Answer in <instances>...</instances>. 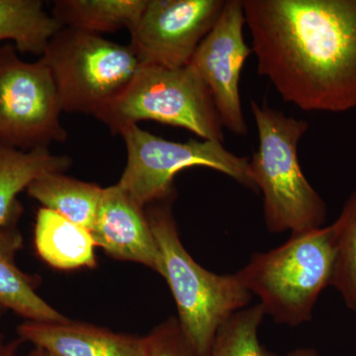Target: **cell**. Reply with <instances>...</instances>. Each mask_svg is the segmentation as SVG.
Segmentation results:
<instances>
[{
	"instance_id": "6da1fadb",
	"label": "cell",
	"mask_w": 356,
	"mask_h": 356,
	"mask_svg": "<svg viewBox=\"0 0 356 356\" xmlns=\"http://www.w3.org/2000/svg\"><path fill=\"white\" fill-rule=\"evenodd\" d=\"M257 72L310 112L356 108V0H243Z\"/></svg>"
},
{
	"instance_id": "7a4b0ae2",
	"label": "cell",
	"mask_w": 356,
	"mask_h": 356,
	"mask_svg": "<svg viewBox=\"0 0 356 356\" xmlns=\"http://www.w3.org/2000/svg\"><path fill=\"white\" fill-rule=\"evenodd\" d=\"M173 198L147 206V220L161 254V273L170 286L178 323L198 356H209L218 331L252 294L238 273L219 275L194 261L178 234Z\"/></svg>"
},
{
	"instance_id": "3957f363",
	"label": "cell",
	"mask_w": 356,
	"mask_h": 356,
	"mask_svg": "<svg viewBox=\"0 0 356 356\" xmlns=\"http://www.w3.org/2000/svg\"><path fill=\"white\" fill-rule=\"evenodd\" d=\"M259 149L250 161L257 191L264 195V220L270 233L322 228L327 205L308 181L298 159L300 140L309 123L252 100Z\"/></svg>"
},
{
	"instance_id": "277c9868",
	"label": "cell",
	"mask_w": 356,
	"mask_h": 356,
	"mask_svg": "<svg viewBox=\"0 0 356 356\" xmlns=\"http://www.w3.org/2000/svg\"><path fill=\"white\" fill-rule=\"evenodd\" d=\"M334 225L291 234L280 247L252 255L238 275L261 300L266 315L290 327L310 322L314 307L332 284Z\"/></svg>"
},
{
	"instance_id": "5b68a950",
	"label": "cell",
	"mask_w": 356,
	"mask_h": 356,
	"mask_svg": "<svg viewBox=\"0 0 356 356\" xmlns=\"http://www.w3.org/2000/svg\"><path fill=\"white\" fill-rule=\"evenodd\" d=\"M95 117L114 134L152 120L184 128L201 140L224 142V127L212 96L191 64L182 67L140 65L123 92Z\"/></svg>"
},
{
	"instance_id": "8992f818",
	"label": "cell",
	"mask_w": 356,
	"mask_h": 356,
	"mask_svg": "<svg viewBox=\"0 0 356 356\" xmlns=\"http://www.w3.org/2000/svg\"><path fill=\"white\" fill-rule=\"evenodd\" d=\"M40 60L50 70L63 111L95 117L123 92L140 65L130 46L72 28L58 30Z\"/></svg>"
},
{
	"instance_id": "52a82bcc",
	"label": "cell",
	"mask_w": 356,
	"mask_h": 356,
	"mask_svg": "<svg viewBox=\"0 0 356 356\" xmlns=\"http://www.w3.org/2000/svg\"><path fill=\"white\" fill-rule=\"evenodd\" d=\"M119 134L125 142L127 163L117 184L140 207L173 198L175 175L193 166L212 168L257 191L250 159L231 153L221 142H172L139 125L126 126Z\"/></svg>"
},
{
	"instance_id": "ba28073f",
	"label": "cell",
	"mask_w": 356,
	"mask_h": 356,
	"mask_svg": "<svg viewBox=\"0 0 356 356\" xmlns=\"http://www.w3.org/2000/svg\"><path fill=\"white\" fill-rule=\"evenodd\" d=\"M13 44H0V143L30 151L63 143L67 132L49 67L28 63Z\"/></svg>"
},
{
	"instance_id": "9c48e42d",
	"label": "cell",
	"mask_w": 356,
	"mask_h": 356,
	"mask_svg": "<svg viewBox=\"0 0 356 356\" xmlns=\"http://www.w3.org/2000/svg\"><path fill=\"white\" fill-rule=\"evenodd\" d=\"M225 0H147L130 31V48L140 65L182 67L191 64L225 6Z\"/></svg>"
},
{
	"instance_id": "30bf717a",
	"label": "cell",
	"mask_w": 356,
	"mask_h": 356,
	"mask_svg": "<svg viewBox=\"0 0 356 356\" xmlns=\"http://www.w3.org/2000/svg\"><path fill=\"white\" fill-rule=\"evenodd\" d=\"M245 26L243 0H226L191 62L212 96L222 127L238 136L248 133L240 95L241 74L252 53L243 37Z\"/></svg>"
},
{
	"instance_id": "8fae6325",
	"label": "cell",
	"mask_w": 356,
	"mask_h": 356,
	"mask_svg": "<svg viewBox=\"0 0 356 356\" xmlns=\"http://www.w3.org/2000/svg\"><path fill=\"white\" fill-rule=\"evenodd\" d=\"M91 234L96 247L102 248L109 257L161 273V254L146 209L118 184L103 188Z\"/></svg>"
},
{
	"instance_id": "7c38bea8",
	"label": "cell",
	"mask_w": 356,
	"mask_h": 356,
	"mask_svg": "<svg viewBox=\"0 0 356 356\" xmlns=\"http://www.w3.org/2000/svg\"><path fill=\"white\" fill-rule=\"evenodd\" d=\"M18 339L56 356H147V337L120 334L88 323L25 321Z\"/></svg>"
},
{
	"instance_id": "4fadbf2b",
	"label": "cell",
	"mask_w": 356,
	"mask_h": 356,
	"mask_svg": "<svg viewBox=\"0 0 356 356\" xmlns=\"http://www.w3.org/2000/svg\"><path fill=\"white\" fill-rule=\"evenodd\" d=\"M70 165L69 156L51 154L48 147L22 151L0 143V228L18 227L21 192L42 175L64 172Z\"/></svg>"
},
{
	"instance_id": "5bb4252c",
	"label": "cell",
	"mask_w": 356,
	"mask_h": 356,
	"mask_svg": "<svg viewBox=\"0 0 356 356\" xmlns=\"http://www.w3.org/2000/svg\"><path fill=\"white\" fill-rule=\"evenodd\" d=\"M23 248L18 227L0 228V305L32 322H64L62 313L53 308L36 291V280L23 273L16 255Z\"/></svg>"
},
{
	"instance_id": "9a60e30c",
	"label": "cell",
	"mask_w": 356,
	"mask_h": 356,
	"mask_svg": "<svg viewBox=\"0 0 356 356\" xmlns=\"http://www.w3.org/2000/svg\"><path fill=\"white\" fill-rule=\"evenodd\" d=\"M34 243L47 264L60 270L96 266L95 242L89 229L42 207L36 217Z\"/></svg>"
},
{
	"instance_id": "2e32d148",
	"label": "cell",
	"mask_w": 356,
	"mask_h": 356,
	"mask_svg": "<svg viewBox=\"0 0 356 356\" xmlns=\"http://www.w3.org/2000/svg\"><path fill=\"white\" fill-rule=\"evenodd\" d=\"M26 192L43 208L91 232L103 188L99 185L67 177L64 172H50L35 179Z\"/></svg>"
},
{
	"instance_id": "e0dca14e",
	"label": "cell",
	"mask_w": 356,
	"mask_h": 356,
	"mask_svg": "<svg viewBox=\"0 0 356 356\" xmlns=\"http://www.w3.org/2000/svg\"><path fill=\"white\" fill-rule=\"evenodd\" d=\"M147 0H58L51 16L63 28L100 35L128 29L139 22Z\"/></svg>"
},
{
	"instance_id": "ac0fdd59",
	"label": "cell",
	"mask_w": 356,
	"mask_h": 356,
	"mask_svg": "<svg viewBox=\"0 0 356 356\" xmlns=\"http://www.w3.org/2000/svg\"><path fill=\"white\" fill-rule=\"evenodd\" d=\"M62 28L40 0H0V44L11 42L20 53L41 57Z\"/></svg>"
},
{
	"instance_id": "d6986e66",
	"label": "cell",
	"mask_w": 356,
	"mask_h": 356,
	"mask_svg": "<svg viewBox=\"0 0 356 356\" xmlns=\"http://www.w3.org/2000/svg\"><path fill=\"white\" fill-rule=\"evenodd\" d=\"M334 261L332 284L356 312V191L348 196L334 222Z\"/></svg>"
},
{
	"instance_id": "ffe728a7",
	"label": "cell",
	"mask_w": 356,
	"mask_h": 356,
	"mask_svg": "<svg viewBox=\"0 0 356 356\" xmlns=\"http://www.w3.org/2000/svg\"><path fill=\"white\" fill-rule=\"evenodd\" d=\"M264 316L261 304L236 312L220 327L209 356H275L259 341Z\"/></svg>"
},
{
	"instance_id": "44dd1931",
	"label": "cell",
	"mask_w": 356,
	"mask_h": 356,
	"mask_svg": "<svg viewBox=\"0 0 356 356\" xmlns=\"http://www.w3.org/2000/svg\"><path fill=\"white\" fill-rule=\"evenodd\" d=\"M147 356H198L177 318L170 317L147 334Z\"/></svg>"
},
{
	"instance_id": "7402d4cb",
	"label": "cell",
	"mask_w": 356,
	"mask_h": 356,
	"mask_svg": "<svg viewBox=\"0 0 356 356\" xmlns=\"http://www.w3.org/2000/svg\"><path fill=\"white\" fill-rule=\"evenodd\" d=\"M22 341L19 339L7 341L6 337L0 334V356L15 355Z\"/></svg>"
},
{
	"instance_id": "603a6c76",
	"label": "cell",
	"mask_w": 356,
	"mask_h": 356,
	"mask_svg": "<svg viewBox=\"0 0 356 356\" xmlns=\"http://www.w3.org/2000/svg\"><path fill=\"white\" fill-rule=\"evenodd\" d=\"M287 356H320L317 351L312 348H297L288 353Z\"/></svg>"
},
{
	"instance_id": "cb8c5ba5",
	"label": "cell",
	"mask_w": 356,
	"mask_h": 356,
	"mask_svg": "<svg viewBox=\"0 0 356 356\" xmlns=\"http://www.w3.org/2000/svg\"><path fill=\"white\" fill-rule=\"evenodd\" d=\"M14 356H56L54 355L53 353H51L50 351L44 350V348H33L31 351L26 353V355H20L18 353H16Z\"/></svg>"
},
{
	"instance_id": "d4e9b609",
	"label": "cell",
	"mask_w": 356,
	"mask_h": 356,
	"mask_svg": "<svg viewBox=\"0 0 356 356\" xmlns=\"http://www.w3.org/2000/svg\"><path fill=\"white\" fill-rule=\"evenodd\" d=\"M6 310L1 305H0V320H1L2 316L6 313Z\"/></svg>"
}]
</instances>
